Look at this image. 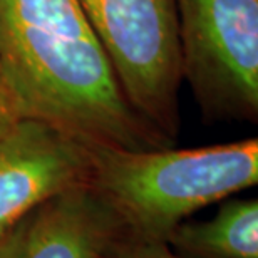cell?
Returning <instances> with one entry per match:
<instances>
[{
	"mask_svg": "<svg viewBox=\"0 0 258 258\" xmlns=\"http://www.w3.org/2000/svg\"><path fill=\"white\" fill-rule=\"evenodd\" d=\"M0 82L20 116L87 146H171L129 106L79 0H0Z\"/></svg>",
	"mask_w": 258,
	"mask_h": 258,
	"instance_id": "1",
	"label": "cell"
},
{
	"mask_svg": "<svg viewBox=\"0 0 258 258\" xmlns=\"http://www.w3.org/2000/svg\"><path fill=\"white\" fill-rule=\"evenodd\" d=\"M124 235L112 206L91 183H82L29 215L15 258H102Z\"/></svg>",
	"mask_w": 258,
	"mask_h": 258,
	"instance_id": "6",
	"label": "cell"
},
{
	"mask_svg": "<svg viewBox=\"0 0 258 258\" xmlns=\"http://www.w3.org/2000/svg\"><path fill=\"white\" fill-rule=\"evenodd\" d=\"M181 81L206 121L258 119V0H176Z\"/></svg>",
	"mask_w": 258,
	"mask_h": 258,
	"instance_id": "4",
	"label": "cell"
},
{
	"mask_svg": "<svg viewBox=\"0 0 258 258\" xmlns=\"http://www.w3.org/2000/svg\"><path fill=\"white\" fill-rule=\"evenodd\" d=\"M102 258H183L161 241L138 240L124 235Z\"/></svg>",
	"mask_w": 258,
	"mask_h": 258,
	"instance_id": "8",
	"label": "cell"
},
{
	"mask_svg": "<svg viewBox=\"0 0 258 258\" xmlns=\"http://www.w3.org/2000/svg\"><path fill=\"white\" fill-rule=\"evenodd\" d=\"M166 245L183 258H258V201L226 198L213 218L179 223Z\"/></svg>",
	"mask_w": 258,
	"mask_h": 258,
	"instance_id": "7",
	"label": "cell"
},
{
	"mask_svg": "<svg viewBox=\"0 0 258 258\" xmlns=\"http://www.w3.org/2000/svg\"><path fill=\"white\" fill-rule=\"evenodd\" d=\"M27 223H29V215L7 236H4L0 240V258H15L20 248V243L24 240L25 230H27Z\"/></svg>",
	"mask_w": 258,
	"mask_h": 258,
	"instance_id": "9",
	"label": "cell"
},
{
	"mask_svg": "<svg viewBox=\"0 0 258 258\" xmlns=\"http://www.w3.org/2000/svg\"><path fill=\"white\" fill-rule=\"evenodd\" d=\"M89 183L133 238L166 243L196 211L258 183V139L205 148L89 146Z\"/></svg>",
	"mask_w": 258,
	"mask_h": 258,
	"instance_id": "2",
	"label": "cell"
},
{
	"mask_svg": "<svg viewBox=\"0 0 258 258\" xmlns=\"http://www.w3.org/2000/svg\"><path fill=\"white\" fill-rule=\"evenodd\" d=\"M133 111L171 144L181 87L176 0H79Z\"/></svg>",
	"mask_w": 258,
	"mask_h": 258,
	"instance_id": "3",
	"label": "cell"
},
{
	"mask_svg": "<svg viewBox=\"0 0 258 258\" xmlns=\"http://www.w3.org/2000/svg\"><path fill=\"white\" fill-rule=\"evenodd\" d=\"M89 178L87 144L44 121L15 117L0 129V240L44 201Z\"/></svg>",
	"mask_w": 258,
	"mask_h": 258,
	"instance_id": "5",
	"label": "cell"
}]
</instances>
